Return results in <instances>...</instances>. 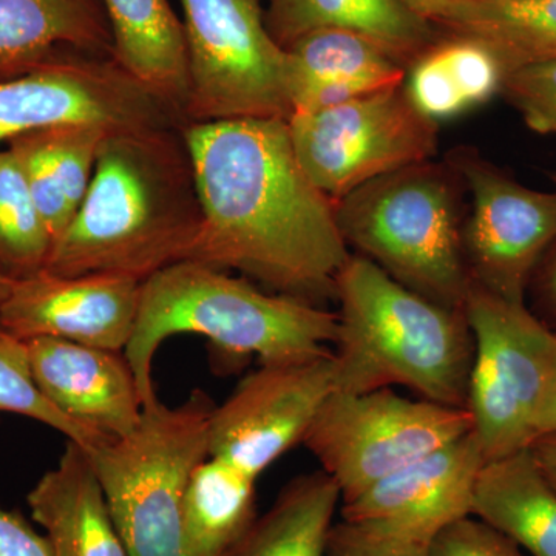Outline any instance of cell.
I'll list each match as a JSON object with an SVG mask.
<instances>
[{"instance_id":"cell-8","label":"cell","mask_w":556,"mask_h":556,"mask_svg":"<svg viewBox=\"0 0 556 556\" xmlns=\"http://www.w3.org/2000/svg\"><path fill=\"white\" fill-rule=\"evenodd\" d=\"M189 61V123L289 119L287 51L260 0H181Z\"/></svg>"},{"instance_id":"cell-3","label":"cell","mask_w":556,"mask_h":556,"mask_svg":"<svg viewBox=\"0 0 556 556\" xmlns=\"http://www.w3.org/2000/svg\"><path fill=\"white\" fill-rule=\"evenodd\" d=\"M338 327L334 311L263 291L228 270L182 260L142 281L137 324L124 354L146 408L159 401L153 357L174 336H204L228 362L257 357L260 365H266L328 353Z\"/></svg>"},{"instance_id":"cell-19","label":"cell","mask_w":556,"mask_h":556,"mask_svg":"<svg viewBox=\"0 0 556 556\" xmlns=\"http://www.w3.org/2000/svg\"><path fill=\"white\" fill-rule=\"evenodd\" d=\"M266 27L281 49L317 30L357 33L405 70L441 40L438 28L401 0H268Z\"/></svg>"},{"instance_id":"cell-18","label":"cell","mask_w":556,"mask_h":556,"mask_svg":"<svg viewBox=\"0 0 556 556\" xmlns=\"http://www.w3.org/2000/svg\"><path fill=\"white\" fill-rule=\"evenodd\" d=\"M53 556H129L86 450L67 441L27 495Z\"/></svg>"},{"instance_id":"cell-33","label":"cell","mask_w":556,"mask_h":556,"mask_svg":"<svg viewBox=\"0 0 556 556\" xmlns=\"http://www.w3.org/2000/svg\"><path fill=\"white\" fill-rule=\"evenodd\" d=\"M325 556H430V551L340 519L329 532Z\"/></svg>"},{"instance_id":"cell-31","label":"cell","mask_w":556,"mask_h":556,"mask_svg":"<svg viewBox=\"0 0 556 556\" xmlns=\"http://www.w3.org/2000/svg\"><path fill=\"white\" fill-rule=\"evenodd\" d=\"M437 46L407 70L404 86L415 108L438 123L439 119L460 115L470 108Z\"/></svg>"},{"instance_id":"cell-12","label":"cell","mask_w":556,"mask_h":556,"mask_svg":"<svg viewBox=\"0 0 556 556\" xmlns=\"http://www.w3.org/2000/svg\"><path fill=\"white\" fill-rule=\"evenodd\" d=\"M445 160L471 195L463 232L470 283L526 303L530 277L556 239V190L527 188L470 146H456Z\"/></svg>"},{"instance_id":"cell-2","label":"cell","mask_w":556,"mask_h":556,"mask_svg":"<svg viewBox=\"0 0 556 556\" xmlns=\"http://www.w3.org/2000/svg\"><path fill=\"white\" fill-rule=\"evenodd\" d=\"M201 226L195 172L181 127L109 131L86 199L51 249L62 277L146 281L182 262Z\"/></svg>"},{"instance_id":"cell-9","label":"cell","mask_w":556,"mask_h":556,"mask_svg":"<svg viewBox=\"0 0 556 556\" xmlns=\"http://www.w3.org/2000/svg\"><path fill=\"white\" fill-rule=\"evenodd\" d=\"M473 430L468 409L399 396L393 388L332 393L303 439L348 503Z\"/></svg>"},{"instance_id":"cell-4","label":"cell","mask_w":556,"mask_h":556,"mask_svg":"<svg viewBox=\"0 0 556 556\" xmlns=\"http://www.w3.org/2000/svg\"><path fill=\"white\" fill-rule=\"evenodd\" d=\"M338 391L404 387L467 409L475 342L466 311L445 308L351 252L336 277Z\"/></svg>"},{"instance_id":"cell-20","label":"cell","mask_w":556,"mask_h":556,"mask_svg":"<svg viewBox=\"0 0 556 556\" xmlns=\"http://www.w3.org/2000/svg\"><path fill=\"white\" fill-rule=\"evenodd\" d=\"M109 131L97 124H67L28 131L9 141L53 244L86 199Z\"/></svg>"},{"instance_id":"cell-23","label":"cell","mask_w":556,"mask_h":556,"mask_svg":"<svg viewBox=\"0 0 556 556\" xmlns=\"http://www.w3.org/2000/svg\"><path fill=\"white\" fill-rule=\"evenodd\" d=\"M471 515L530 556H556V489L530 448L484 464Z\"/></svg>"},{"instance_id":"cell-17","label":"cell","mask_w":556,"mask_h":556,"mask_svg":"<svg viewBox=\"0 0 556 556\" xmlns=\"http://www.w3.org/2000/svg\"><path fill=\"white\" fill-rule=\"evenodd\" d=\"M292 113L336 108L404 84L407 70L354 31L327 28L287 49Z\"/></svg>"},{"instance_id":"cell-14","label":"cell","mask_w":556,"mask_h":556,"mask_svg":"<svg viewBox=\"0 0 556 556\" xmlns=\"http://www.w3.org/2000/svg\"><path fill=\"white\" fill-rule=\"evenodd\" d=\"M485 457L473 430L340 504V518L430 547L457 519L470 517Z\"/></svg>"},{"instance_id":"cell-37","label":"cell","mask_w":556,"mask_h":556,"mask_svg":"<svg viewBox=\"0 0 556 556\" xmlns=\"http://www.w3.org/2000/svg\"><path fill=\"white\" fill-rule=\"evenodd\" d=\"M401 2H404L408 9L416 11L417 14L431 22L438 14L447 10L453 3L459 2V0H401Z\"/></svg>"},{"instance_id":"cell-25","label":"cell","mask_w":556,"mask_h":556,"mask_svg":"<svg viewBox=\"0 0 556 556\" xmlns=\"http://www.w3.org/2000/svg\"><path fill=\"white\" fill-rule=\"evenodd\" d=\"M340 500L338 484L325 471L300 475L226 556H325Z\"/></svg>"},{"instance_id":"cell-36","label":"cell","mask_w":556,"mask_h":556,"mask_svg":"<svg viewBox=\"0 0 556 556\" xmlns=\"http://www.w3.org/2000/svg\"><path fill=\"white\" fill-rule=\"evenodd\" d=\"M538 466L556 489V433L538 438L530 447Z\"/></svg>"},{"instance_id":"cell-6","label":"cell","mask_w":556,"mask_h":556,"mask_svg":"<svg viewBox=\"0 0 556 556\" xmlns=\"http://www.w3.org/2000/svg\"><path fill=\"white\" fill-rule=\"evenodd\" d=\"M214 408L203 390L177 407L159 399L126 438L86 450L129 556H188L185 497L193 471L208 457Z\"/></svg>"},{"instance_id":"cell-15","label":"cell","mask_w":556,"mask_h":556,"mask_svg":"<svg viewBox=\"0 0 556 556\" xmlns=\"http://www.w3.org/2000/svg\"><path fill=\"white\" fill-rule=\"evenodd\" d=\"M141 281L115 274L62 277L49 270L13 281L0 329L22 340L56 338L124 351L137 324Z\"/></svg>"},{"instance_id":"cell-24","label":"cell","mask_w":556,"mask_h":556,"mask_svg":"<svg viewBox=\"0 0 556 556\" xmlns=\"http://www.w3.org/2000/svg\"><path fill=\"white\" fill-rule=\"evenodd\" d=\"M431 24L447 38L482 43L504 75L556 61V0H459Z\"/></svg>"},{"instance_id":"cell-30","label":"cell","mask_w":556,"mask_h":556,"mask_svg":"<svg viewBox=\"0 0 556 556\" xmlns=\"http://www.w3.org/2000/svg\"><path fill=\"white\" fill-rule=\"evenodd\" d=\"M437 47L468 108L484 104L500 93L503 67L482 43L471 39L444 38Z\"/></svg>"},{"instance_id":"cell-11","label":"cell","mask_w":556,"mask_h":556,"mask_svg":"<svg viewBox=\"0 0 556 556\" xmlns=\"http://www.w3.org/2000/svg\"><path fill=\"white\" fill-rule=\"evenodd\" d=\"M67 124L115 131L181 127L186 121L112 58L47 60L0 83V142Z\"/></svg>"},{"instance_id":"cell-10","label":"cell","mask_w":556,"mask_h":556,"mask_svg":"<svg viewBox=\"0 0 556 556\" xmlns=\"http://www.w3.org/2000/svg\"><path fill=\"white\" fill-rule=\"evenodd\" d=\"M288 127L300 166L332 203L438 153V123L415 108L404 84L336 108L294 112Z\"/></svg>"},{"instance_id":"cell-35","label":"cell","mask_w":556,"mask_h":556,"mask_svg":"<svg viewBox=\"0 0 556 556\" xmlns=\"http://www.w3.org/2000/svg\"><path fill=\"white\" fill-rule=\"evenodd\" d=\"M0 556H53L43 533L36 532L20 511L0 506Z\"/></svg>"},{"instance_id":"cell-1","label":"cell","mask_w":556,"mask_h":556,"mask_svg":"<svg viewBox=\"0 0 556 556\" xmlns=\"http://www.w3.org/2000/svg\"><path fill=\"white\" fill-rule=\"evenodd\" d=\"M201 204L185 260L239 270L263 288L321 306L351 255L334 203L300 166L287 119L182 126Z\"/></svg>"},{"instance_id":"cell-39","label":"cell","mask_w":556,"mask_h":556,"mask_svg":"<svg viewBox=\"0 0 556 556\" xmlns=\"http://www.w3.org/2000/svg\"><path fill=\"white\" fill-rule=\"evenodd\" d=\"M556 433V402L554 405V408L551 409V413H548L546 424H544V434H551Z\"/></svg>"},{"instance_id":"cell-26","label":"cell","mask_w":556,"mask_h":556,"mask_svg":"<svg viewBox=\"0 0 556 556\" xmlns=\"http://www.w3.org/2000/svg\"><path fill=\"white\" fill-rule=\"evenodd\" d=\"M257 479L218 457L193 471L182 511L188 556H226L257 518Z\"/></svg>"},{"instance_id":"cell-7","label":"cell","mask_w":556,"mask_h":556,"mask_svg":"<svg viewBox=\"0 0 556 556\" xmlns=\"http://www.w3.org/2000/svg\"><path fill=\"white\" fill-rule=\"evenodd\" d=\"M466 317L475 354L467 409L485 463L532 447L556 402V332L526 303L471 285Z\"/></svg>"},{"instance_id":"cell-16","label":"cell","mask_w":556,"mask_h":556,"mask_svg":"<svg viewBox=\"0 0 556 556\" xmlns=\"http://www.w3.org/2000/svg\"><path fill=\"white\" fill-rule=\"evenodd\" d=\"M33 378L61 413L105 439L130 434L144 405L124 351L70 340H25Z\"/></svg>"},{"instance_id":"cell-21","label":"cell","mask_w":556,"mask_h":556,"mask_svg":"<svg viewBox=\"0 0 556 556\" xmlns=\"http://www.w3.org/2000/svg\"><path fill=\"white\" fill-rule=\"evenodd\" d=\"M60 46L113 60L102 0H0V73L27 72Z\"/></svg>"},{"instance_id":"cell-29","label":"cell","mask_w":556,"mask_h":556,"mask_svg":"<svg viewBox=\"0 0 556 556\" xmlns=\"http://www.w3.org/2000/svg\"><path fill=\"white\" fill-rule=\"evenodd\" d=\"M501 94L533 131L556 137V61L504 75Z\"/></svg>"},{"instance_id":"cell-13","label":"cell","mask_w":556,"mask_h":556,"mask_svg":"<svg viewBox=\"0 0 556 556\" xmlns=\"http://www.w3.org/2000/svg\"><path fill=\"white\" fill-rule=\"evenodd\" d=\"M338 391L334 351L299 361L260 365L241 380L208 422V456L258 479L285 453L303 444Z\"/></svg>"},{"instance_id":"cell-34","label":"cell","mask_w":556,"mask_h":556,"mask_svg":"<svg viewBox=\"0 0 556 556\" xmlns=\"http://www.w3.org/2000/svg\"><path fill=\"white\" fill-rule=\"evenodd\" d=\"M526 306L538 320L556 332V239L530 277Z\"/></svg>"},{"instance_id":"cell-5","label":"cell","mask_w":556,"mask_h":556,"mask_svg":"<svg viewBox=\"0 0 556 556\" xmlns=\"http://www.w3.org/2000/svg\"><path fill=\"white\" fill-rule=\"evenodd\" d=\"M467 188L447 160H428L372 179L334 201L348 249L397 283L445 308L466 311Z\"/></svg>"},{"instance_id":"cell-28","label":"cell","mask_w":556,"mask_h":556,"mask_svg":"<svg viewBox=\"0 0 556 556\" xmlns=\"http://www.w3.org/2000/svg\"><path fill=\"white\" fill-rule=\"evenodd\" d=\"M3 413L25 416L53 428L84 450L112 441L79 426L54 407L33 378L27 342L0 329V415Z\"/></svg>"},{"instance_id":"cell-38","label":"cell","mask_w":556,"mask_h":556,"mask_svg":"<svg viewBox=\"0 0 556 556\" xmlns=\"http://www.w3.org/2000/svg\"><path fill=\"white\" fill-rule=\"evenodd\" d=\"M11 287H13V280L0 276V308H2L5 299L9 298Z\"/></svg>"},{"instance_id":"cell-40","label":"cell","mask_w":556,"mask_h":556,"mask_svg":"<svg viewBox=\"0 0 556 556\" xmlns=\"http://www.w3.org/2000/svg\"><path fill=\"white\" fill-rule=\"evenodd\" d=\"M552 178H554V182H555V185H556V174H555V175H554V177H552Z\"/></svg>"},{"instance_id":"cell-27","label":"cell","mask_w":556,"mask_h":556,"mask_svg":"<svg viewBox=\"0 0 556 556\" xmlns=\"http://www.w3.org/2000/svg\"><path fill=\"white\" fill-rule=\"evenodd\" d=\"M53 239L33 200L20 161L0 150V276L16 281L46 269Z\"/></svg>"},{"instance_id":"cell-22","label":"cell","mask_w":556,"mask_h":556,"mask_svg":"<svg viewBox=\"0 0 556 556\" xmlns=\"http://www.w3.org/2000/svg\"><path fill=\"white\" fill-rule=\"evenodd\" d=\"M102 2L112 24L113 60L185 118L189 97L188 47L182 22L169 0Z\"/></svg>"},{"instance_id":"cell-32","label":"cell","mask_w":556,"mask_h":556,"mask_svg":"<svg viewBox=\"0 0 556 556\" xmlns=\"http://www.w3.org/2000/svg\"><path fill=\"white\" fill-rule=\"evenodd\" d=\"M428 551L430 556H530L514 540L473 515L445 527Z\"/></svg>"}]
</instances>
